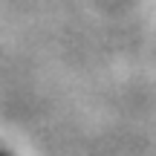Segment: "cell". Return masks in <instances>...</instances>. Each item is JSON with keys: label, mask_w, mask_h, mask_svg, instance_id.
<instances>
[{"label": "cell", "mask_w": 156, "mask_h": 156, "mask_svg": "<svg viewBox=\"0 0 156 156\" xmlns=\"http://www.w3.org/2000/svg\"><path fill=\"white\" fill-rule=\"evenodd\" d=\"M0 156H9V153H6V151H0Z\"/></svg>", "instance_id": "1"}]
</instances>
